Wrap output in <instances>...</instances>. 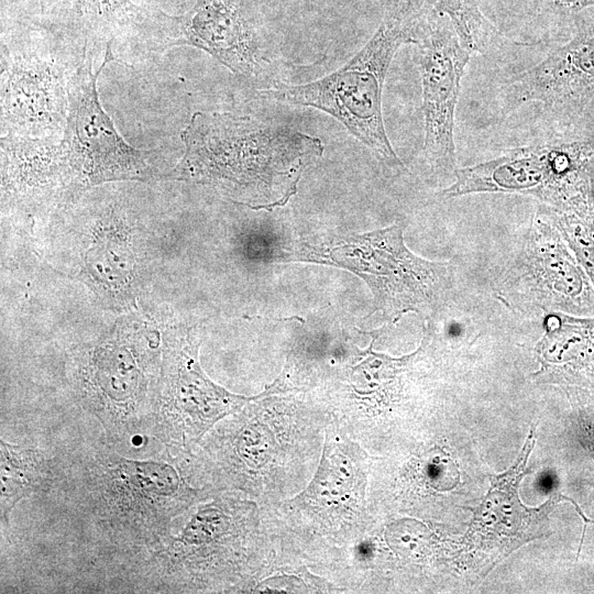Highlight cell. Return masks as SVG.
<instances>
[{
    "mask_svg": "<svg viewBox=\"0 0 594 594\" xmlns=\"http://www.w3.org/2000/svg\"><path fill=\"white\" fill-rule=\"evenodd\" d=\"M570 41L503 88L508 113L531 101L564 116H579L594 97V18L581 19Z\"/></svg>",
    "mask_w": 594,
    "mask_h": 594,
    "instance_id": "obj_12",
    "label": "cell"
},
{
    "mask_svg": "<svg viewBox=\"0 0 594 594\" xmlns=\"http://www.w3.org/2000/svg\"><path fill=\"white\" fill-rule=\"evenodd\" d=\"M1 158L3 188L11 196L29 199L78 189L62 139L1 135Z\"/></svg>",
    "mask_w": 594,
    "mask_h": 594,
    "instance_id": "obj_14",
    "label": "cell"
},
{
    "mask_svg": "<svg viewBox=\"0 0 594 594\" xmlns=\"http://www.w3.org/2000/svg\"><path fill=\"white\" fill-rule=\"evenodd\" d=\"M433 1L438 10L448 15L460 42L470 53L487 52L498 32L484 16L475 0Z\"/></svg>",
    "mask_w": 594,
    "mask_h": 594,
    "instance_id": "obj_18",
    "label": "cell"
},
{
    "mask_svg": "<svg viewBox=\"0 0 594 594\" xmlns=\"http://www.w3.org/2000/svg\"><path fill=\"white\" fill-rule=\"evenodd\" d=\"M415 44L422 88L426 161L436 174L454 177V113L471 53L451 24L430 26Z\"/></svg>",
    "mask_w": 594,
    "mask_h": 594,
    "instance_id": "obj_11",
    "label": "cell"
},
{
    "mask_svg": "<svg viewBox=\"0 0 594 594\" xmlns=\"http://www.w3.org/2000/svg\"><path fill=\"white\" fill-rule=\"evenodd\" d=\"M350 246L359 256L343 246L333 250L359 257L360 262L342 265L359 270L374 294L376 309L388 318L407 311L430 317L446 302L452 287L450 264L413 254L399 226L363 234Z\"/></svg>",
    "mask_w": 594,
    "mask_h": 594,
    "instance_id": "obj_8",
    "label": "cell"
},
{
    "mask_svg": "<svg viewBox=\"0 0 594 594\" xmlns=\"http://www.w3.org/2000/svg\"><path fill=\"white\" fill-rule=\"evenodd\" d=\"M479 193L530 196L560 212L594 213V140L556 141L510 150L458 168L444 198Z\"/></svg>",
    "mask_w": 594,
    "mask_h": 594,
    "instance_id": "obj_4",
    "label": "cell"
},
{
    "mask_svg": "<svg viewBox=\"0 0 594 594\" xmlns=\"http://www.w3.org/2000/svg\"><path fill=\"white\" fill-rule=\"evenodd\" d=\"M497 295L524 314L594 316V287L544 206L537 210Z\"/></svg>",
    "mask_w": 594,
    "mask_h": 594,
    "instance_id": "obj_7",
    "label": "cell"
},
{
    "mask_svg": "<svg viewBox=\"0 0 594 594\" xmlns=\"http://www.w3.org/2000/svg\"><path fill=\"white\" fill-rule=\"evenodd\" d=\"M540 486L544 491H550L554 486V476L551 474H546L540 477Z\"/></svg>",
    "mask_w": 594,
    "mask_h": 594,
    "instance_id": "obj_21",
    "label": "cell"
},
{
    "mask_svg": "<svg viewBox=\"0 0 594 594\" xmlns=\"http://www.w3.org/2000/svg\"><path fill=\"white\" fill-rule=\"evenodd\" d=\"M180 140L185 151L172 178L211 184L260 206L285 201L323 152L316 136L229 112H195Z\"/></svg>",
    "mask_w": 594,
    "mask_h": 594,
    "instance_id": "obj_2",
    "label": "cell"
},
{
    "mask_svg": "<svg viewBox=\"0 0 594 594\" xmlns=\"http://www.w3.org/2000/svg\"><path fill=\"white\" fill-rule=\"evenodd\" d=\"M58 476V459L37 448L0 441V519L32 494L48 493Z\"/></svg>",
    "mask_w": 594,
    "mask_h": 594,
    "instance_id": "obj_16",
    "label": "cell"
},
{
    "mask_svg": "<svg viewBox=\"0 0 594 594\" xmlns=\"http://www.w3.org/2000/svg\"><path fill=\"white\" fill-rule=\"evenodd\" d=\"M141 44L154 52L193 46L245 78L261 69L262 47L242 0H197L177 16L147 13Z\"/></svg>",
    "mask_w": 594,
    "mask_h": 594,
    "instance_id": "obj_10",
    "label": "cell"
},
{
    "mask_svg": "<svg viewBox=\"0 0 594 594\" xmlns=\"http://www.w3.org/2000/svg\"><path fill=\"white\" fill-rule=\"evenodd\" d=\"M543 328L537 344L540 373L594 389V316L553 311L546 314Z\"/></svg>",
    "mask_w": 594,
    "mask_h": 594,
    "instance_id": "obj_15",
    "label": "cell"
},
{
    "mask_svg": "<svg viewBox=\"0 0 594 594\" xmlns=\"http://www.w3.org/2000/svg\"><path fill=\"white\" fill-rule=\"evenodd\" d=\"M546 208L594 287V215L579 217Z\"/></svg>",
    "mask_w": 594,
    "mask_h": 594,
    "instance_id": "obj_19",
    "label": "cell"
},
{
    "mask_svg": "<svg viewBox=\"0 0 594 594\" xmlns=\"http://www.w3.org/2000/svg\"><path fill=\"white\" fill-rule=\"evenodd\" d=\"M415 30L410 14L398 10L386 16L367 43L337 70L306 84L267 88L260 96L323 111L387 165L403 166L386 133L382 95L395 53L403 44L416 43Z\"/></svg>",
    "mask_w": 594,
    "mask_h": 594,
    "instance_id": "obj_3",
    "label": "cell"
},
{
    "mask_svg": "<svg viewBox=\"0 0 594 594\" xmlns=\"http://www.w3.org/2000/svg\"><path fill=\"white\" fill-rule=\"evenodd\" d=\"M89 50L72 73L68 82V111L62 144L79 188L111 180H147L155 173L148 162L150 152L129 144L103 109L97 79L106 65L119 63L113 46L107 45L103 61L96 73Z\"/></svg>",
    "mask_w": 594,
    "mask_h": 594,
    "instance_id": "obj_5",
    "label": "cell"
},
{
    "mask_svg": "<svg viewBox=\"0 0 594 594\" xmlns=\"http://www.w3.org/2000/svg\"><path fill=\"white\" fill-rule=\"evenodd\" d=\"M40 4L50 26L90 52L100 44L114 50L119 40L140 41L146 14L131 0H40Z\"/></svg>",
    "mask_w": 594,
    "mask_h": 594,
    "instance_id": "obj_13",
    "label": "cell"
},
{
    "mask_svg": "<svg viewBox=\"0 0 594 594\" xmlns=\"http://www.w3.org/2000/svg\"><path fill=\"white\" fill-rule=\"evenodd\" d=\"M351 450L329 442L323 449L320 468L307 493L326 503L354 501L362 493L363 474Z\"/></svg>",
    "mask_w": 594,
    "mask_h": 594,
    "instance_id": "obj_17",
    "label": "cell"
},
{
    "mask_svg": "<svg viewBox=\"0 0 594 594\" xmlns=\"http://www.w3.org/2000/svg\"><path fill=\"white\" fill-rule=\"evenodd\" d=\"M546 8L562 15H579L581 12L593 9L594 0H540Z\"/></svg>",
    "mask_w": 594,
    "mask_h": 594,
    "instance_id": "obj_20",
    "label": "cell"
},
{
    "mask_svg": "<svg viewBox=\"0 0 594 594\" xmlns=\"http://www.w3.org/2000/svg\"><path fill=\"white\" fill-rule=\"evenodd\" d=\"M185 453L165 447L155 458L130 459L110 442L94 443L59 460L50 492L64 495L92 546L132 574L199 496L184 471Z\"/></svg>",
    "mask_w": 594,
    "mask_h": 594,
    "instance_id": "obj_1",
    "label": "cell"
},
{
    "mask_svg": "<svg viewBox=\"0 0 594 594\" xmlns=\"http://www.w3.org/2000/svg\"><path fill=\"white\" fill-rule=\"evenodd\" d=\"M82 55L70 61L59 47L2 40L1 135L62 139L69 78Z\"/></svg>",
    "mask_w": 594,
    "mask_h": 594,
    "instance_id": "obj_6",
    "label": "cell"
},
{
    "mask_svg": "<svg viewBox=\"0 0 594 594\" xmlns=\"http://www.w3.org/2000/svg\"><path fill=\"white\" fill-rule=\"evenodd\" d=\"M246 400L213 384L204 374L196 344H169L153 395L148 435L164 447L190 452L218 420L238 410Z\"/></svg>",
    "mask_w": 594,
    "mask_h": 594,
    "instance_id": "obj_9",
    "label": "cell"
}]
</instances>
